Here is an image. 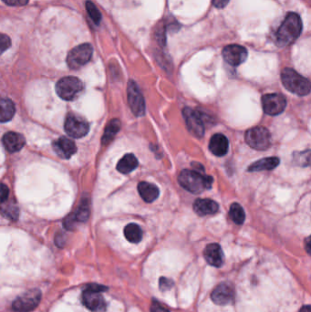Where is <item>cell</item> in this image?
<instances>
[{
	"instance_id": "1",
	"label": "cell",
	"mask_w": 311,
	"mask_h": 312,
	"mask_svg": "<svg viewBox=\"0 0 311 312\" xmlns=\"http://www.w3.org/2000/svg\"><path fill=\"white\" fill-rule=\"evenodd\" d=\"M302 28V20L299 14L288 13L276 33V44L280 48L292 44L300 36Z\"/></svg>"
},
{
	"instance_id": "2",
	"label": "cell",
	"mask_w": 311,
	"mask_h": 312,
	"mask_svg": "<svg viewBox=\"0 0 311 312\" xmlns=\"http://www.w3.org/2000/svg\"><path fill=\"white\" fill-rule=\"evenodd\" d=\"M213 181L211 176L194 170H184L178 177L180 186L193 194H200L206 190L210 189Z\"/></svg>"
},
{
	"instance_id": "3",
	"label": "cell",
	"mask_w": 311,
	"mask_h": 312,
	"mask_svg": "<svg viewBox=\"0 0 311 312\" xmlns=\"http://www.w3.org/2000/svg\"><path fill=\"white\" fill-rule=\"evenodd\" d=\"M281 81L290 93L299 96H306L310 93L309 80L301 76L293 69L286 68L281 72Z\"/></svg>"
},
{
	"instance_id": "4",
	"label": "cell",
	"mask_w": 311,
	"mask_h": 312,
	"mask_svg": "<svg viewBox=\"0 0 311 312\" xmlns=\"http://www.w3.org/2000/svg\"><path fill=\"white\" fill-rule=\"evenodd\" d=\"M107 289L108 287L98 284L90 285L82 293V303L91 311L105 312L107 304L101 293Z\"/></svg>"
},
{
	"instance_id": "5",
	"label": "cell",
	"mask_w": 311,
	"mask_h": 312,
	"mask_svg": "<svg viewBox=\"0 0 311 312\" xmlns=\"http://www.w3.org/2000/svg\"><path fill=\"white\" fill-rule=\"evenodd\" d=\"M82 81L76 77H65L57 82L56 93L65 101H72L83 91Z\"/></svg>"
},
{
	"instance_id": "6",
	"label": "cell",
	"mask_w": 311,
	"mask_h": 312,
	"mask_svg": "<svg viewBox=\"0 0 311 312\" xmlns=\"http://www.w3.org/2000/svg\"><path fill=\"white\" fill-rule=\"evenodd\" d=\"M247 144L256 150L264 151L271 145V135L264 127H255L249 129L245 135Z\"/></svg>"
},
{
	"instance_id": "7",
	"label": "cell",
	"mask_w": 311,
	"mask_h": 312,
	"mask_svg": "<svg viewBox=\"0 0 311 312\" xmlns=\"http://www.w3.org/2000/svg\"><path fill=\"white\" fill-rule=\"evenodd\" d=\"M93 46L88 43H84L75 47L68 54V66L72 70H78L88 63L93 56Z\"/></svg>"
},
{
	"instance_id": "8",
	"label": "cell",
	"mask_w": 311,
	"mask_h": 312,
	"mask_svg": "<svg viewBox=\"0 0 311 312\" xmlns=\"http://www.w3.org/2000/svg\"><path fill=\"white\" fill-rule=\"evenodd\" d=\"M64 130L72 138H82L90 131L88 122L83 117L75 114H70L64 123Z\"/></svg>"
},
{
	"instance_id": "9",
	"label": "cell",
	"mask_w": 311,
	"mask_h": 312,
	"mask_svg": "<svg viewBox=\"0 0 311 312\" xmlns=\"http://www.w3.org/2000/svg\"><path fill=\"white\" fill-rule=\"evenodd\" d=\"M41 300V292L31 289L17 297L13 302L12 308L17 312H30L37 308Z\"/></svg>"
},
{
	"instance_id": "10",
	"label": "cell",
	"mask_w": 311,
	"mask_h": 312,
	"mask_svg": "<svg viewBox=\"0 0 311 312\" xmlns=\"http://www.w3.org/2000/svg\"><path fill=\"white\" fill-rule=\"evenodd\" d=\"M262 104L265 114L275 116L282 114L286 109V98L279 93L265 94L262 98Z\"/></svg>"
},
{
	"instance_id": "11",
	"label": "cell",
	"mask_w": 311,
	"mask_h": 312,
	"mask_svg": "<svg viewBox=\"0 0 311 312\" xmlns=\"http://www.w3.org/2000/svg\"><path fill=\"white\" fill-rule=\"evenodd\" d=\"M128 102L130 110L136 116H143L145 113V102L142 93L140 92L138 85L134 80H130L128 83Z\"/></svg>"
},
{
	"instance_id": "12",
	"label": "cell",
	"mask_w": 311,
	"mask_h": 312,
	"mask_svg": "<svg viewBox=\"0 0 311 312\" xmlns=\"http://www.w3.org/2000/svg\"><path fill=\"white\" fill-rule=\"evenodd\" d=\"M183 115L188 131L195 137L201 138L205 133V127L201 116L195 110L186 107L183 110Z\"/></svg>"
},
{
	"instance_id": "13",
	"label": "cell",
	"mask_w": 311,
	"mask_h": 312,
	"mask_svg": "<svg viewBox=\"0 0 311 312\" xmlns=\"http://www.w3.org/2000/svg\"><path fill=\"white\" fill-rule=\"evenodd\" d=\"M223 58L227 63L231 66H239L246 61L248 58V51L240 45H228L224 48L222 51Z\"/></svg>"
},
{
	"instance_id": "14",
	"label": "cell",
	"mask_w": 311,
	"mask_h": 312,
	"mask_svg": "<svg viewBox=\"0 0 311 312\" xmlns=\"http://www.w3.org/2000/svg\"><path fill=\"white\" fill-rule=\"evenodd\" d=\"M235 289L230 283H221L212 292V300L217 305H227L234 300Z\"/></svg>"
},
{
	"instance_id": "15",
	"label": "cell",
	"mask_w": 311,
	"mask_h": 312,
	"mask_svg": "<svg viewBox=\"0 0 311 312\" xmlns=\"http://www.w3.org/2000/svg\"><path fill=\"white\" fill-rule=\"evenodd\" d=\"M53 150L57 155L63 159H70L77 152V147L74 142L67 137H60L56 140L53 144Z\"/></svg>"
},
{
	"instance_id": "16",
	"label": "cell",
	"mask_w": 311,
	"mask_h": 312,
	"mask_svg": "<svg viewBox=\"0 0 311 312\" xmlns=\"http://www.w3.org/2000/svg\"><path fill=\"white\" fill-rule=\"evenodd\" d=\"M204 256L206 262L211 266L219 268L223 265L225 257L223 250L218 244L213 243L207 246L204 251Z\"/></svg>"
},
{
	"instance_id": "17",
	"label": "cell",
	"mask_w": 311,
	"mask_h": 312,
	"mask_svg": "<svg viewBox=\"0 0 311 312\" xmlns=\"http://www.w3.org/2000/svg\"><path fill=\"white\" fill-rule=\"evenodd\" d=\"M3 145L9 152H16L20 151L25 145L26 140L23 135L14 131L7 132L3 136Z\"/></svg>"
},
{
	"instance_id": "18",
	"label": "cell",
	"mask_w": 311,
	"mask_h": 312,
	"mask_svg": "<svg viewBox=\"0 0 311 312\" xmlns=\"http://www.w3.org/2000/svg\"><path fill=\"white\" fill-rule=\"evenodd\" d=\"M193 211L200 216L214 215L218 211L219 206L217 203L211 199H197L193 205Z\"/></svg>"
},
{
	"instance_id": "19",
	"label": "cell",
	"mask_w": 311,
	"mask_h": 312,
	"mask_svg": "<svg viewBox=\"0 0 311 312\" xmlns=\"http://www.w3.org/2000/svg\"><path fill=\"white\" fill-rule=\"evenodd\" d=\"M228 149H229V143L225 135L222 133H216L212 136L209 144V150L213 154L219 157L226 155L228 152Z\"/></svg>"
},
{
	"instance_id": "20",
	"label": "cell",
	"mask_w": 311,
	"mask_h": 312,
	"mask_svg": "<svg viewBox=\"0 0 311 312\" xmlns=\"http://www.w3.org/2000/svg\"><path fill=\"white\" fill-rule=\"evenodd\" d=\"M138 191L141 197L147 203L156 201L160 193L157 186L147 182H141L138 185Z\"/></svg>"
},
{
	"instance_id": "21",
	"label": "cell",
	"mask_w": 311,
	"mask_h": 312,
	"mask_svg": "<svg viewBox=\"0 0 311 312\" xmlns=\"http://www.w3.org/2000/svg\"><path fill=\"white\" fill-rule=\"evenodd\" d=\"M279 159L277 157H269L255 162L248 167L249 172H260V171H269L273 170L279 165Z\"/></svg>"
},
{
	"instance_id": "22",
	"label": "cell",
	"mask_w": 311,
	"mask_h": 312,
	"mask_svg": "<svg viewBox=\"0 0 311 312\" xmlns=\"http://www.w3.org/2000/svg\"><path fill=\"white\" fill-rule=\"evenodd\" d=\"M15 105L12 101L6 98H0V123H7L15 115Z\"/></svg>"
},
{
	"instance_id": "23",
	"label": "cell",
	"mask_w": 311,
	"mask_h": 312,
	"mask_svg": "<svg viewBox=\"0 0 311 312\" xmlns=\"http://www.w3.org/2000/svg\"><path fill=\"white\" fill-rule=\"evenodd\" d=\"M137 166H138L137 158L132 153H128L119 161L117 170L120 173L127 174V173H131L135 169L137 168Z\"/></svg>"
},
{
	"instance_id": "24",
	"label": "cell",
	"mask_w": 311,
	"mask_h": 312,
	"mask_svg": "<svg viewBox=\"0 0 311 312\" xmlns=\"http://www.w3.org/2000/svg\"><path fill=\"white\" fill-rule=\"evenodd\" d=\"M121 129V123L120 121L117 119H114L109 122L107 126L105 128V131H104V135L102 136V144H109L113 140H114L115 135H117V132L120 131Z\"/></svg>"
},
{
	"instance_id": "25",
	"label": "cell",
	"mask_w": 311,
	"mask_h": 312,
	"mask_svg": "<svg viewBox=\"0 0 311 312\" xmlns=\"http://www.w3.org/2000/svg\"><path fill=\"white\" fill-rule=\"evenodd\" d=\"M124 236L130 243H139L143 238V231L137 224H129L124 228Z\"/></svg>"
},
{
	"instance_id": "26",
	"label": "cell",
	"mask_w": 311,
	"mask_h": 312,
	"mask_svg": "<svg viewBox=\"0 0 311 312\" xmlns=\"http://www.w3.org/2000/svg\"><path fill=\"white\" fill-rule=\"evenodd\" d=\"M76 220L78 223H85L90 216V201L88 198H83L80 202V207L74 213Z\"/></svg>"
},
{
	"instance_id": "27",
	"label": "cell",
	"mask_w": 311,
	"mask_h": 312,
	"mask_svg": "<svg viewBox=\"0 0 311 312\" xmlns=\"http://www.w3.org/2000/svg\"><path fill=\"white\" fill-rule=\"evenodd\" d=\"M229 215H230V218L233 220V222L237 225H242L246 219L244 209L237 203L232 204L230 209H229Z\"/></svg>"
},
{
	"instance_id": "28",
	"label": "cell",
	"mask_w": 311,
	"mask_h": 312,
	"mask_svg": "<svg viewBox=\"0 0 311 312\" xmlns=\"http://www.w3.org/2000/svg\"><path fill=\"white\" fill-rule=\"evenodd\" d=\"M1 212L3 215H5L7 218L16 221L18 218V208L17 206L13 203H7L1 208Z\"/></svg>"
},
{
	"instance_id": "29",
	"label": "cell",
	"mask_w": 311,
	"mask_h": 312,
	"mask_svg": "<svg viewBox=\"0 0 311 312\" xmlns=\"http://www.w3.org/2000/svg\"><path fill=\"white\" fill-rule=\"evenodd\" d=\"M86 9L88 12V16L93 19L94 23L100 24L101 21V14L99 9H97L96 6L93 4L92 1H87L86 2Z\"/></svg>"
},
{
	"instance_id": "30",
	"label": "cell",
	"mask_w": 311,
	"mask_h": 312,
	"mask_svg": "<svg viewBox=\"0 0 311 312\" xmlns=\"http://www.w3.org/2000/svg\"><path fill=\"white\" fill-rule=\"evenodd\" d=\"M309 150H307L305 152H295L294 161L297 165H301V166H307L309 165Z\"/></svg>"
},
{
	"instance_id": "31",
	"label": "cell",
	"mask_w": 311,
	"mask_h": 312,
	"mask_svg": "<svg viewBox=\"0 0 311 312\" xmlns=\"http://www.w3.org/2000/svg\"><path fill=\"white\" fill-rule=\"evenodd\" d=\"M11 46V39L8 35L0 33V55Z\"/></svg>"
},
{
	"instance_id": "32",
	"label": "cell",
	"mask_w": 311,
	"mask_h": 312,
	"mask_svg": "<svg viewBox=\"0 0 311 312\" xmlns=\"http://www.w3.org/2000/svg\"><path fill=\"white\" fill-rule=\"evenodd\" d=\"M78 223L76 220L74 214H71L68 217L64 220L63 225L64 228L68 230H73L76 227V224Z\"/></svg>"
},
{
	"instance_id": "33",
	"label": "cell",
	"mask_w": 311,
	"mask_h": 312,
	"mask_svg": "<svg viewBox=\"0 0 311 312\" xmlns=\"http://www.w3.org/2000/svg\"><path fill=\"white\" fill-rule=\"evenodd\" d=\"M9 190L8 186L3 184H0V203L6 202V200L9 197Z\"/></svg>"
},
{
	"instance_id": "34",
	"label": "cell",
	"mask_w": 311,
	"mask_h": 312,
	"mask_svg": "<svg viewBox=\"0 0 311 312\" xmlns=\"http://www.w3.org/2000/svg\"><path fill=\"white\" fill-rule=\"evenodd\" d=\"M5 4L12 6V7H22L29 3L30 0H2Z\"/></svg>"
},
{
	"instance_id": "35",
	"label": "cell",
	"mask_w": 311,
	"mask_h": 312,
	"mask_svg": "<svg viewBox=\"0 0 311 312\" xmlns=\"http://www.w3.org/2000/svg\"><path fill=\"white\" fill-rule=\"evenodd\" d=\"M173 286V282L171 279L166 278H161L160 279V288L162 291H167L169 288Z\"/></svg>"
},
{
	"instance_id": "36",
	"label": "cell",
	"mask_w": 311,
	"mask_h": 312,
	"mask_svg": "<svg viewBox=\"0 0 311 312\" xmlns=\"http://www.w3.org/2000/svg\"><path fill=\"white\" fill-rule=\"evenodd\" d=\"M151 312H170L166 308H164V306H162L158 301L153 300L151 305Z\"/></svg>"
},
{
	"instance_id": "37",
	"label": "cell",
	"mask_w": 311,
	"mask_h": 312,
	"mask_svg": "<svg viewBox=\"0 0 311 312\" xmlns=\"http://www.w3.org/2000/svg\"><path fill=\"white\" fill-rule=\"evenodd\" d=\"M55 242H56V244L59 248H62L64 245H65V243H66V238H65V236H64L63 234H61V233H59L56 236V239H55Z\"/></svg>"
},
{
	"instance_id": "38",
	"label": "cell",
	"mask_w": 311,
	"mask_h": 312,
	"mask_svg": "<svg viewBox=\"0 0 311 312\" xmlns=\"http://www.w3.org/2000/svg\"><path fill=\"white\" fill-rule=\"evenodd\" d=\"M229 3V0H213V5L216 9H224Z\"/></svg>"
},
{
	"instance_id": "39",
	"label": "cell",
	"mask_w": 311,
	"mask_h": 312,
	"mask_svg": "<svg viewBox=\"0 0 311 312\" xmlns=\"http://www.w3.org/2000/svg\"><path fill=\"white\" fill-rule=\"evenodd\" d=\"M299 312H311V307L309 305H306V306L302 307Z\"/></svg>"
},
{
	"instance_id": "40",
	"label": "cell",
	"mask_w": 311,
	"mask_h": 312,
	"mask_svg": "<svg viewBox=\"0 0 311 312\" xmlns=\"http://www.w3.org/2000/svg\"><path fill=\"white\" fill-rule=\"evenodd\" d=\"M306 244H307V253H310V243H309V237H307V240H306Z\"/></svg>"
}]
</instances>
